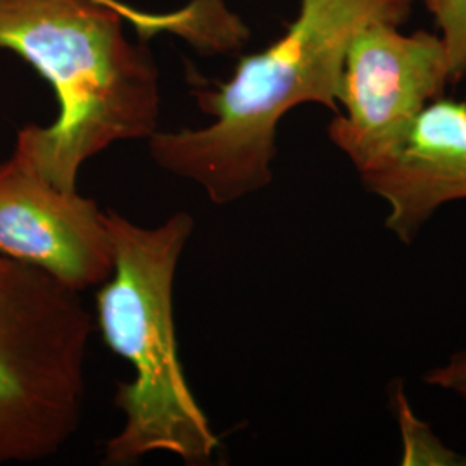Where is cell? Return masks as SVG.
<instances>
[{"label":"cell","mask_w":466,"mask_h":466,"mask_svg":"<svg viewBox=\"0 0 466 466\" xmlns=\"http://www.w3.org/2000/svg\"><path fill=\"white\" fill-rule=\"evenodd\" d=\"M415 0H300L299 15L280 40L242 57L225 84L199 88L204 128L156 132L154 163L190 180L217 206L271 184L277 128L289 111L315 102L339 111L337 99L352 38L370 23L400 26Z\"/></svg>","instance_id":"cell-1"},{"label":"cell","mask_w":466,"mask_h":466,"mask_svg":"<svg viewBox=\"0 0 466 466\" xmlns=\"http://www.w3.org/2000/svg\"><path fill=\"white\" fill-rule=\"evenodd\" d=\"M125 21L96 0H0V49L30 63L59 102L52 125L17 132L15 150L61 190L75 192L102 150L157 132L159 69Z\"/></svg>","instance_id":"cell-2"},{"label":"cell","mask_w":466,"mask_h":466,"mask_svg":"<svg viewBox=\"0 0 466 466\" xmlns=\"http://www.w3.org/2000/svg\"><path fill=\"white\" fill-rule=\"evenodd\" d=\"M115 269L96 296L102 339L132 367L117 383L115 406L125 421L107 439L102 463L134 465L165 452L185 465H211L219 439L187 382L178 356L173 289L178 261L194 233V218L178 211L156 227H140L104 211Z\"/></svg>","instance_id":"cell-3"},{"label":"cell","mask_w":466,"mask_h":466,"mask_svg":"<svg viewBox=\"0 0 466 466\" xmlns=\"http://www.w3.org/2000/svg\"><path fill=\"white\" fill-rule=\"evenodd\" d=\"M94 332L80 292L0 256V465L49 460L78 433Z\"/></svg>","instance_id":"cell-4"},{"label":"cell","mask_w":466,"mask_h":466,"mask_svg":"<svg viewBox=\"0 0 466 466\" xmlns=\"http://www.w3.org/2000/svg\"><path fill=\"white\" fill-rule=\"evenodd\" d=\"M448 84L450 56L441 36L370 23L350 42L337 99L344 113H337L327 134L360 171L396 146Z\"/></svg>","instance_id":"cell-5"},{"label":"cell","mask_w":466,"mask_h":466,"mask_svg":"<svg viewBox=\"0 0 466 466\" xmlns=\"http://www.w3.org/2000/svg\"><path fill=\"white\" fill-rule=\"evenodd\" d=\"M0 256L80 294L107 282L115 269L97 202L50 184L16 150L0 165Z\"/></svg>","instance_id":"cell-6"},{"label":"cell","mask_w":466,"mask_h":466,"mask_svg":"<svg viewBox=\"0 0 466 466\" xmlns=\"http://www.w3.org/2000/svg\"><path fill=\"white\" fill-rule=\"evenodd\" d=\"M358 175L389 204L385 228L411 244L441 206L466 199L465 100H432L400 142Z\"/></svg>","instance_id":"cell-7"},{"label":"cell","mask_w":466,"mask_h":466,"mask_svg":"<svg viewBox=\"0 0 466 466\" xmlns=\"http://www.w3.org/2000/svg\"><path fill=\"white\" fill-rule=\"evenodd\" d=\"M390 408L402 433V465H466V456L450 450L432 429L413 413L400 380L389 387Z\"/></svg>","instance_id":"cell-8"},{"label":"cell","mask_w":466,"mask_h":466,"mask_svg":"<svg viewBox=\"0 0 466 466\" xmlns=\"http://www.w3.org/2000/svg\"><path fill=\"white\" fill-rule=\"evenodd\" d=\"M448 49L451 84L466 76V0H425Z\"/></svg>","instance_id":"cell-9"},{"label":"cell","mask_w":466,"mask_h":466,"mask_svg":"<svg viewBox=\"0 0 466 466\" xmlns=\"http://www.w3.org/2000/svg\"><path fill=\"white\" fill-rule=\"evenodd\" d=\"M423 382L456 394L466 404V350L454 352L444 365L427 371Z\"/></svg>","instance_id":"cell-10"},{"label":"cell","mask_w":466,"mask_h":466,"mask_svg":"<svg viewBox=\"0 0 466 466\" xmlns=\"http://www.w3.org/2000/svg\"><path fill=\"white\" fill-rule=\"evenodd\" d=\"M104 5L113 7L121 16L127 19V23H132L135 30L142 36L149 38L152 35L161 34L167 25V15H154V13H144L140 9H135L132 5L121 2V0H96Z\"/></svg>","instance_id":"cell-11"}]
</instances>
